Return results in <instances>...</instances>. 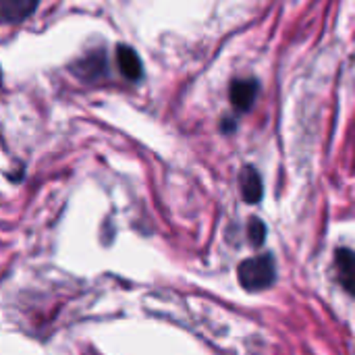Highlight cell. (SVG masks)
<instances>
[{"label": "cell", "mask_w": 355, "mask_h": 355, "mask_svg": "<svg viewBox=\"0 0 355 355\" xmlns=\"http://www.w3.org/2000/svg\"><path fill=\"white\" fill-rule=\"evenodd\" d=\"M335 270H337V281L341 287L355 297V254L352 250H337L335 254Z\"/></svg>", "instance_id": "obj_2"}, {"label": "cell", "mask_w": 355, "mask_h": 355, "mask_svg": "<svg viewBox=\"0 0 355 355\" xmlns=\"http://www.w3.org/2000/svg\"><path fill=\"white\" fill-rule=\"evenodd\" d=\"M116 64H119L121 75L129 81H137L144 75V64H141L137 52L125 44L116 48Z\"/></svg>", "instance_id": "obj_4"}, {"label": "cell", "mask_w": 355, "mask_h": 355, "mask_svg": "<svg viewBox=\"0 0 355 355\" xmlns=\"http://www.w3.org/2000/svg\"><path fill=\"white\" fill-rule=\"evenodd\" d=\"M102 71H104V56H102V52H100V54L85 56V58L81 60V71H79V75H81L83 79H94V77L102 75Z\"/></svg>", "instance_id": "obj_7"}, {"label": "cell", "mask_w": 355, "mask_h": 355, "mask_svg": "<svg viewBox=\"0 0 355 355\" xmlns=\"http://www.w3.org/2000/svg\"><path fill=\"white\" fill-rule=\"evenodd\" d=\"M237 279H239V285L245 291L268 289L277 279V266H275L272 256L264 254V256L243 260L239 264V268H237Z\"/></svg>", "instance_id": "obj_1"}, {"label": "cell", "mask_w": 355, "mask_h": 355, "mask_svg": "<svg viewBox=\"0 0 355 355\" xmlns=\"http://www.w3.org/2000/svg\"><path fill=\"white\" fill-rule=\"evenodd\" d=\"M241 198L250 204H258L262 200V179L254 166H245L239 175Z\"/></svg>", "instance_id": "obj_6"}, {"label": "cell", "mask_w": 355, "mask_h": 355, "mask_svg": "<svg viewBox=\"0 0 355 355\" xmlns=\"http://www.w3.org/2000/svg\"><path fill=\"white\" fill-rule=\"evenodd\" d=\"M258 96V81L256 79H235L231 83V102L239 112H245L254 106Z\"/></svg>", "instance_id": "obj_3"}, {"label": "cell", "mask_w": 355, "mask_h": 355, "mask_svg": "<svg viewBox=\"0 0 355 355\" xmlns=\"http://www.w3.org/2000/svg\"><path fill=\"white\" fill-rule=\"evenodd\" d=\"M40 0H0V17L4 23H19L29 17Z\"/></svg>", "instance_id": "obj_5"}, {"label": "cell", "mask_w": 355, "mask_h": 355, "mask_svg": "<svg viewBox=\"0 0 355 355\" xmlns=\"http://www.w3.org/2000/svg\"><path fill=\"white\" fill-rule=\"evenodd\" d=\"M248 233H250V239L256 248H260L266 239V227H264V223H260V218H252Z\"/></svg>", "instance_id": "obj_8"}]
</instances>
